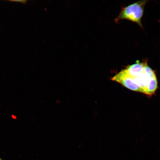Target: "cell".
Listing matches in <instances>:
<instances>
[{
  "label": "cell",
  "instance_id": "1",
  "mask_svg": "<svg viewBox=\"0 0 160 160\" xmlns=\"http://www.w3.org/2000/svg\"><path fill=\"white\" fill-rule=\"evenodd\" d=\"M147 1V0L140 1L123 7L115 19V21L118 22L121 20H127L135 22L143 27L141 19L145 6Z\"/></svg>",
  "mask_w": 160,
  "mask_h": 160
},
{
  "label": "cell",
  "instance_id": "2",
  "mask_svg": "<svg viewBox=\"0 0 160 160\" xmlns=\"http://www.w3.org/2000/svg\"><path fill=\"white\" fill-rule=\"evenodd\" d=\"M111 79L130 90L141 92L140 87L136 83L134 78L129 75L124 69L116 74Z\"/></svg>",
  "mask_w": 160,
  "mask_h": 160
},
{
  "label": "cell",
  "instance_id": "3",
  "mask_svg": "<svg viewBox=\"0 0 160 160\" xmlns=\"http://www.w3.org/2000/svg\"><path fill=\"white\" fill-rule=\"evenodd\" d=\"M155 76L154 72L148 66L147 63L142 72L137 76L134 77L136 83L141 90V92L145 93L150 80Z\"/></svg>",
  "mask_w": 160,
  "mask_h": 160
},
{
  "label": "cell",
  "instance_id": "6",
  "mask_svg": "<svg viewBox=\"0 0 160 160\" xmlns=\"http://www.w3.org/2000/svg\"><path fill=\"white\" fill-rule=\"evenodd\" d=\"M0 160H3L2 159H1V158H0Z\"/></svg>",
  "mask_w": 160,
  "mask_h": 160
},
{
  "label": "cell",
  "instance_id": "5",
  "mask_svg": "<svg viewBox=\"0 0 160 160\" xmlns=\"http://www.w3.org/2000/svg\"><path fill=\"white\" fill-rule=\"evenodd\" d=\"M157 86V80L155 76L150 80L146 87L145 94L150 95H152L155 92Z\"/></svg>",
  "mask_w": 160,
  "mask_h": 160
},
{
  "label": "cell",
  "instance_id": "4",
  "mask_svg": "<svg viewBox=\"0 0 160 160\" xmlns=\"http://www.w3.org/2000/svg\"><path fill=\"white\" fill-rule=\"evenodd\" d=\"M146 63V62H140L137 61L135 63L127 66L124 70L130 76L135 77L142 72Z\"/></svg>",
  "mask_w": 160,
  "mask_h": 160
}]
</instances>
